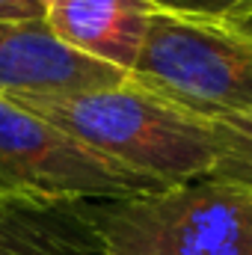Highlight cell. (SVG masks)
<instances>
[{"label":"cell","mask_w":252,"mask_h":255,"mask_svg":"<svg viewBox=\"0 0 252 255\" xmlns=\"http://www.w3.org/2000/svg\"><path fill=\"white\" fill-rule=\"evenodd\" d=\"M0 178L15 190L54 202H113L163 190L80 145L0 92Z\"/></svg>","instance_id":"277c9868"},{"label":"cell","mask_w":252,"mask_h":255,"mask_svg":"<svg viewBox=\"0 0 252 255\" xmlns=\"http://www.w3.org/2000/svg\"><path fill=\"white\" fill-rule=\"evenodd\" d=\"M154 12L151 0H51L45 24L65 48L130 77Z\"/></svg>","instance_id":"8992f818"},{"label":"cell","mask_w":252,"mask_h":255,"mask_svg":"<svg viewBox=\"0 0 252 255\" xmlns=\"http://www.w3.org/2000/svg\"><path fill=\"white\" fill-rule=\"evenodd\" d=\"M0 255H101L86 205L30 193L0 196Z\"/></svg>","instance_id":"52a82bcc"},{"label":"cell","mask_w":252,"mask_h":255,"mask_svg":"<svg viewBox=\"0 0 252 255\" xmlns=\"http://www.w3.org/2000/svg\"><path fill=\"white\" fill-rule=\"evenodd\" d=\"M101 255H252V181L205 172L184 184L86 202Z\"/></svg>","instance_id":"7a4b0ae2"},{"label":"cell","mask_w":252,"mask_h":255,"mask_svg":"<svg viewBox=\"0 0 252 255\" xmlns=\"http://www.w3.org/2000/svg\"><path fill=\"white\" fill-rule=\"evenodd\" d=\"M214 154H217V172L252 181V107L244 113L220 116L205 122Z\"/></svg>","instance_id":"ba28073f"},{"label":"cell","mask_w":252,"mask_h":255,"mask_svg":"<svg viewBox=\"0 0 252 255\" xmlns=\"http://www.w3.org/2000/svg\"><path fill=\"white\" fill-rule=\"evenodd\" d=\"M6 193H21V190H15L12 184H6V181L0 178V196H6Z\"/></svg>","instance_id":"8fae6325"},{"label":"cell","mask_w":252,"mask_h":255,"mask_svg":"<svg viewBox=\"0 0 252 255\" xmlns=\"http://www.w3.org/2000/svg\"><path fill=\"white\" fill-rule=\"evenodd\" d=\"M125 80V71L65 48L45 18L0 21V92H80Z\"/></svg>","instance_id":"5b68a950"},{"label":"cell","mask_w":252,"mask_h":255,"mask_svg":"<svg viewBox=\"0 0 252 255\" xmlns=\"http://www.w3.org/2000/svg\"><path fill=\"white\" fill-rule=\"evenodd\" d=\"M3 95L80 145L160 187L184 184L217 169L205 122L160 101L130 77L107 89Z\"/></svg>","instance_id":"6da1fadb"},{"label":"cell","mask_w":252,"mask_h":255,"mask_svg":"<svg viewBox=\"0 0 252 255\" xmlns=\"http://www.w3.org/2000/svg\"><path fill=\"white\" fill-rule=\"evenodd\" d=\"M42 3H45V9H48V3H51V0H42Z\"/></svg>","instance_id":"7c38bea8"},{"label":"cell","mask_w":252,"mask_h":255,"mask_svg":"<svg viewBox=\"0 0 252 255\" xmlns=\"http://www.w3.org/2000/svg\"><path fill=\"white\" fill-rule=\"evenodd\" d=\"M45 18L42 0H0V21H39Z\"/></svg>","instance_id":"30bf717a"},{"label":"cell","mask_w":252,"mask_h":255,"mask_svg":"<svg viewBox=\"0 0 252 255\" xmlns=\"http://www.w3.org/2000/svg\"><path fill=\"white\" fill-rule=\"evenodd\" d=\"M130 80L199 122L252 107V21L154 12Z\"/></svg>","instance_id":"3957f363"},{"label":"cell","mask_w":252,"mask_h":255,"mask_svg":"<svg viewBox=\"0 0 252 255\" xmlns=\"http://www.w3.org/2000/svg\"><path fill=\"white\" fill-rule=\"evenodd\" d=\"M160 12L190 15V18H223L250 0H151Z\"/></svg>","instance_id":"9c48e42d"}]
</instances>
